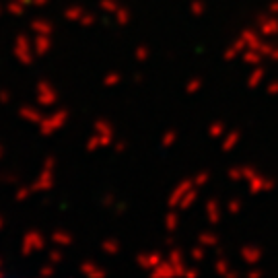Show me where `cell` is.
<instances>
[{
  "instance_id": "ee69618b",
  "label": "cell",
  "mask_w": 278,
  "mask_h": 278,
  "mask_svg": "<svg viewBox=\"0 0 278 278\" xmlns=\"http://www.w3.org/2000/svg\"><path fill=\"white\" fill-rule=\"evenodd\" d=\"M227 208H229V212H231V214H237V212L241 210V202H239V200H233V202H229V206H227Z\"/></svg>"
},
{
  "instance_id": "f907efd6",
  "label": "cell",
  "mask_w": 278,
  "mask_h": 278,
  "mask_svg": "<svg viewBox=\"0 0 278 278\" xmlns=\"http://www.w3.org/2000/svg\"><path fill=\"white\" fill-rule=\"evenodd\" d=\"M268 11H270V13H272V15H278V3H272V5H270V9H268Z\"/></svg>"
},
{
  "instance_id": "8992f818",
  "label": "cell",
  "mask_w": 278,
  "mask_h": 278,
  "mask_svg": "<svg viewBox=\"0 0 278 278\" xmlns=\"http://www.w3.org/2000/svg\"><path fill=\"white\" fill-rule=\"evenodd\" d=\"M29 29L35 31L37 35H52L54 33V23L48 21V19H44V17H35V19H31Z\"/></svg>"
},
{
  "instance_id": "5b68a950",
  "label": "cell",
  "mask_w": 278,
  "mask_h": 278,
  "mask_svg": "<svg viewBox=\"0 0 278 278\" xmlns=\"http://www.w3.org/2000/svg\"><path fill=\"white\" fill-rule=\"evenodd\" d=\"M54 171L52 169H42V173L37 175V180L31 184V188H33V192L35 194H46V192H50L52 188H54Z\"/></svg>"
},
{
  "instance_id": "bcb514c9",
  "label": "cell",
  "mask_w": 278,
  "mask_h": 278,
  "mask_svg": "<svg viewBox=\"0 0 278 278\" xmlns=\"http://www.w3.org/2000/svg\"><path fill=\"white\" fill-rule=\"evenodd\" d=\"M268 93H270V95H276V93H278V78L272 81V85H268Z\"/></svg>"
},
{
  "instance_id": "f5cc1de1",
  "label": "cell",
  "mask_w": 278,
  "mask_h": 278,
  "mask_svg": "<svg viewBox=\"0 0 278 278\" xmlns=\"http://www.w3.org/2000/svg\"><path fill=\"white\" fill-rule=\"evenodd\" d=\"M270 58H272V60H278V50H272V52H270Z\"/></svg>"
},
{
  "instance_id": "8d00e7d4",
  "label": "cell",
  "mask_w": 278,
  "mask_h": 278,
  "mask_svg": "<svg viewBox=\"0 0 278 278\" xmlns=\"http://www.w3.org/2000/svg\"><path fill=\"white\" fill-rule=\"evenodd\" d=\"M190 11H192V15L202 17V15H204V3H202V0H196V3H192Z\"/></svg>"
},
{
  "instance_id": "e575fe53",
  "label": "cell",
  "mask_w": 278,
  "mask_h": 278,
  "mask_svg": "<svg viewBox=\"0 0 278 278\" xmlns=\"http://www.w3.org/2000/svg\"><path fill=\"white\" fill-rule=\"evenodd\" d=\"M120 78H122V76H120L117 72H109V74L103 78V85H105V87H115V85L120 83Z\"/></svg>"
},
{
  "instance_id": "b9f144b4",
  "label": "cell",
  "mask_w": 278,
  "mask_h": 278,
  "mask_svg": "<svg viewBox=\"0 0 278 278\" xmlns=\"http://www.w3.org/2000/svg\"><path fill=\"white\" fill-rule=\"evenodd\" d=\"M208 177H210V175H208L206 171H202L198 177H194V182H192V184H196V186H204V184L208 182Z\"/></svg>"
},
{
  "instance_id": "7c38bea8",
  "label": "cell",
  "mask_w": 278,
  "mask_h": 278,
  "mask_svg": "<svg viewBox=\"0 0 278 278\" xmlns=\"http://www.w3.org/2000/svg\"><path fill=\"white\" fill-rule=\"evenodd\" d=\"M241 257L247 262V264H257L260 257H262V249L255 247V245H247L241 249Z\"/></svg>"
},
{
  "instance_id": "44dd1931",
  "label": "cell",
  "mask_w": 278,
  "mask_h": 278,
  "mask_svg": "<svg viewBox=\"0 0 278 278\" xmlns=\"http://www.w3.org/2000/svg\"><path fill=\"white\" fill-rule=\"evenodd\" d=\"M101 251L107 253V255H113V253L120 251V243H117L115 239H105V241L101 243Z\"/></svg>"
},
{
  "instance_id": "9a60e30c",
  "label": "cell",
  "mask_w": 278,
  "mask_h": 278,
  "mask_svg": "<svg viewBox=\"0 0 278 278\" xmlns=\"http://www.w3.org/2000/svg\"><path fill=\"white\" fill-rule=\"evenodd\" d=\"M136 262H138L141 268H153V266H157L161 262V255L159 253H141L136 257Z\"/></svg>"
},
{
  "instance_id": "d4e9b609",
  "label": "cell",
  "mask_w": 278,
  "mask_h": 278,
  "mask_svg": "<svg viewBox=\"0 0 278 278\" xmlns=\"http://www.w3.org/2000/svg\"><path fill=\"white\" fill-rule=\"evenodd\" d=\"M0 184H5V186H15V184H19V175L13 173V171H3V173H0Z\"/></svg>"
},
{
  "instance_id": "ba28073f",
  "label": "cell",
  "mask_w": 278,
  "mask_h": 278,
  "mask_svg": "<svg viewBox=\"0 0 278 278\" xmlns=\"http://www.w3.org/2000/svg\"><path fill=\"white\" fill-rule=\"evenodd\" d=\"M113 141V136H107V134H93L89 141H87V151H97V149H105L109 147Z\"/></svg>"
},
{
  "instance_id": "d6986e66",
  "label": "cell",
  "mask_w": 278,
  "mask_h": 278,
  "mask_svg": "<svg viewBox=\"0 0 278 278\" xmlns=\"http://www.w3.org/2000/svg\"><path fill=\"white\" fill-rule=\"evenodd\" d=\"M31 194H35L33 188H31V184H29V186H19V188L15 190V200H17V202H25L27 198H31Z\"/></svg>"
},
{
  "instance_id": "7402d4cb",
  "label": "cell",
  "mask_w": 278,
  "mask_h": 278,
  "mask_svg": "<svg viewBox=\"0 0 278 278\" xmlns=\"http://www.w3.org/2000/svg\"><path fill=\"white\" fill-rule=\"evenodd\" d=\"M239 138H241V134H239L237 130H233V132L225 138V143H223V151H231V149H235V145L239 143Z\"/></svg>"
},
{
  "instance_id": "681fc988",
  "label": "cell",
  "mask_w": 278,
  "mask_h": 278,
  "mask_svg": "<svg viewBox=\"0 0 278 278\" xmlns=\"http://www.w3.org/2000/svg\"><path fill=\"white\" fill-rule=\"evenodd\" d=\"M50 5V0H33V7H46Z\"/></svg>"
},
{
  "instance_id": "6f0895ef",
  "label": "cell",
  "mask_w": 278,
  "mask_h": 278,
  "mask_svg": "<svg viewBox=\"0 0 278 278\" xmlns=\"http://www.w3.org/2000/svg\"><path fill=\"white\" fill-rule=\"evenodd\" d=\"M7 276V270L5 268H0V278H5Z\"/></svg>"
},
{
  "instance_id": "816d5d0a",
  "label": "cell",
  "mask_w": 278,
  "mask_h": 278,
  "mask_svg": "<svg viewBox=\"0 0 278 278\" xmlns=\"http://www.w3.org/2000/svg\"><path fill=\"white\" fill-rule=\"evenodd\" d=\"M5 153H7V151H5V145H3V143H0V161H3V159H5Z\"/></svg>"
},
{
  "instance_id": "cb8c5ba5",
  "label": "cell",
  "mask_w": 278,
  "mask_h": 278,
  "mask_svg": "<svg viewBox=\"0 0 278 278\" xmlns=\"http://www.w3.org/2000/svg\"><path fill=\"white\" fill-rule=\"evenodd\" d=\"M198 241H200V247H214V245L219 243L216 235H212V233H202V235L198 237Z\"/></svg>"
},
{
  "instance_id": "f35d334b",
  "label": "cell",
  "mask_w": 278,
  "mask_h": 278,
  "mask_svg": "<svg viewBox=\"0 0 278 278\" xmlns=\"http://www.w3.org/2000/svg\"><path fill=\"white\" fill-rule=\"evenodd\" d=\"M147 58H149V48H147V46H141V48L136 50V60H138V62H145Z\"/></svg>"
},
{
  "instance_id": "60d3db41",
  "label": "cell",
  "mask_w": 278,
  "mask_h": 278,
  "mask_svg": "<svg viewBox=\"0 0 278 278\" xmlns=\"http://www.w3.org/2000/svg\"><path fill=\"white\" fill-rule=\"evenodd\" d=\"M200 87H202V81H200V78H192V83L188 85V89H186V91L192 95V93H194V91H198Z\"/></svg>"
},
{
  "instance_id": "3957f363",
  "label": "cell",
  "mask_w": 278,
  "mask_h": 278,
  "mask_svg": "<svg viewBox=\"0 0 278 278\" xmlns=\"http://www.w3.org/2000/svg\"><path fill=\"white\" fill-rule=\"evenodd\" d=\"M44 247H46V235L42 231H37V229H29L21 239V255L23 257H29V255L37 253Z\"/></svg>"
},
{
  "instance_id": "484cf974",
  "label": "cell",
  "mask_w": 278,
  "mask_h": 278,
  "mask_svg": "<svg viewBox=\"0 0 278 278\" xmlns=\"http://www.w3.org/2000/svg\"><path fill=\"white\" fill-rule=\"evenodd\" d=\"M113 15H115V21H117V25H120V27L128 25V23H130V19H132V17H130V11H126V9H122V7H120Z\"/></svg>"
},
{
  "instance_id": "91938a15",
  "label": "cell",
  "mask_w": 278,
  "mask_h": 278,
  "mask_svg": "<svg viewBox=\"0 0 278 278\" xmlns=\"http://www.w3.org/2000/svg\"><path fill=\"white\" fill-rule=\"evenodd\" d=\"M0 15H3V5H0Z\"/></svg>"
},
{
  "instance_id": "11a10c76",
  "label": "cell",
  "mask_w": 278,
  "mask_h": 278,
  "mask_svg": "<svg viewBox=\"0 0 278 278\" xmlns=\"http://www.w3.org/2000/svg\"><path fill=\"white\" fill-rule=\"evenodd\" d=\"M3 229H5V216L0 214V231H3Z\"/></svg>"
},
{
  "instance_id": "52a82bcc",
  "label": "cell",
  "mask_w": 278,
  "mask_h": 278,
  "mask_svg": "<svg viewBox=\"0 0 278 278\" xmlns=\"http://www.w3.org/2000/svg\"><path fill=\"white\" fill-rule=\"evenodd\" d=\"M46 113H42V109L37 107H31V105H21L19 107V117L25 120V122H31V124H39L44 120Z\"/></svg>"
},
{
  "instance_id": "ffe728a7",
  "label": "cell",
  "mask_w": 278,
  "mask_h": 278,
  "mask_svg": "<svg viewBox=\"0 0 278 278\" xmlns=\"http://www.w3.org/2000/svg\"><path fill=\"white\" fill-rule=\"evenodd\" d=\"M93 128H95V132H97V134H107V136H113V126H111L107 120H97Z\"/></svg>"
},
{
  "instance_id": "d590c367",
  "label": "cell",
  "mask_w": 278,
  "mask_h": 278,
  "mask_svg": "<svg viewBox=\"0 0 278 278\" xmlns=\"http://www.w3.org/2000/svg\"><path fill=\"white\" fill-rule=\"evenodd\" d=\"M95 21H97V17H95V15H91V13H83V17L78 19V23H81L83 27H91Z\"/></svg>"
},
{
  "instance_id": "7a4b0ae2",
  "label": "cell",
  "mask_w": 278,
  "mask_h": 278,
  "mask_svg": "<svg viewBox=\"0 0 278 278\" xmlns=\"http://www.w3.org/2000/svg\"><path fill=\"white\" fill-rule=\"evenodd\" d=\"M66 122H68V109H58V111H54V113H48V115H44V120L37 124V126H39V134H42V136H52V134H56L58 130H62Z\"/></svg>"
},
{
  "instance_id": "7bdbcfd3",
  "label": "cell",
  "mask_w": 278,
  "mask_h": 278,
  "mask_svg": "<svg viewBox=\"0 0 278 278\" xmlns=\"http://www.w3.org/2000/svg\"><path fill=\"white\" fill-rule=\"evenodd\" d=\"M54 167H56V159H54V157H46L42 169H52V171H54Z\"/></svg>"
},
{
  "instance_id": "f6af8a7d",
  "label": "cell",
  "mask_w": 278,
  "mask_h": 278,
  "mask_svg": "<svg viewBox=\"0 0 278 278\" xmlns=\"http://www.w3.org/2000/svg\"><path fill=\"white\" fill-rule=\"evenodd\" d=\"M202 257H204V251L200 249V245H198V247H194V249H192V260H198V262H200Z\"/></svg>"
},
{
  "instance_id": "d6a6232c",
  "label": "cell",
  "mask_w": 278,
  "mask_h": 278,
  "mask_svg": "<svg viewBox=\"0 0 278 278\" xmlns=\"http://www.w3.org/2000/svg\"><path fill=\"white\" fill-rule=\"evenodd\" d=\"M239 50H243V39L235 42V44L231 46V50H227V54H225V60H233V58L237 56V52H239Z\"/></svg>"
},
{
  "instance_id": "5bb4252c",
  "label": "cell",
  "mask_w": 278,
  "mask_h": 278,
  "mask_svg": "<svg viewBox=\"0 0 278 278\" xmlns=\"http://www.w3.org/2000/svg\"><path fill=\"white\" fill-rule=\"evenodd\" d=\"M192 188V182H184V184H180L175 190H173V194H171V198H169V206H177L180 204V200L188 194V190Z\"/></svg>"
},
{
  "instance_id": "30bf717a",
  "label": "cell",
  "mask_w": 278,
  "mask_h": 278,
  "mask_svg": "<svg viewBox=\"0 0 278 278\" xmlns=\"http://www.w3.org/2000/svg\"><path fill=\"white\" fill-rule=\"evenodd\" d=\"M78 270H81V274H85V276H89V278H95V276H97V278H103V276L107 274L99 264H95V262H91V260L83 262Z\"/></svg>"
},
{
  "instance_id": "9c48e42d",
  "label": "cell",
  "mask_w": 278,
  "mask_h": 278,
  "mask_svg": "<svg viewBox=\"0 0 278 278\" xmlns=\"http://www.w3.org/2000/svg\"><path fill=\"white\" fill-rule=\"evenodd\" d=\"M50 50H52V37L50 35H35V39H33L35 56H48Z\"/></svg>"
},
{
  "instance_id": "f1b7e54d",
  "label": "cell",
  "mask_w": 278,
  "mask_h": 278,
  "mask_svg": "<svg viewBox=\"0 0 278 278\" xmlns=\"http://www.w3.org/2000/svg\"><path fill=\"white\" fill-rule=\"evenodd\" d=\"M48 262H52L54 266H58V264H62V262H64V251H62L60 247H56V249H52V251H48Z\"/></svg>"
},
{
  "instance_id": "1f68e13d",
  "label": "cell",
  "mask_w": 278,
  "mask_h": 278,
  "mask_svg": "<svg viewBox=\"0 0 278 278\" xmlns=\"http://www.w3.org/2000/svg\"><path fill=\"white\" fill-rule=\"evenodd\" d=\"M42 278H50V276H54L56 274V266L52 264V262H46L42 268H39V272H37Z\"/></svg>"
},
{
  "instance_id": "c3c4849f",
  "label": "cell",
  "mask_w": 278,
  "mask_h": 278,
  "mask_svg": "<svg viewBox=\"0 0 278 278\" xmlns=\"http://www.w3.org/2000/svg\"><path fill=\"white\" fill-rule=\"evenodd\" d=\"M126 151V143H115V153H124Z\"/></svg>"
},
{
  "instance_id": "7dc6e473",
  "label": "cell",
  "mask_w": 278,
  "mask_h": 278,
  "mask_svg": "<svg viewBox=\"0 0 278 278\" xmlns=\"http://www.w3.org/2000/svg\"><path fill=\"white\" fill-rule=\"evenodd\" d=\"M113 202H115V198H113V196H111V194H107V196H105V198H103V206H111V204H113Z\"/></svg>"
},
{
  "instance_id": "277c9868",
  "label": "cell",
  "mask_w": 278,
  "mask_h": 278,
  "mask_svg": "<svg viewBox=\"0 0 278 278\" xmlns=\"http://www.w3.org/2000/svg\"><path fill=\"white\" fill-rule=\"evenodd\" d=\"M35 101L39 107H52L58 103V91L48 78H42L35 85Z\"/></svg>"
},
{
  "instance_id": "db71d44e",
  "label": "cell",
  "mask_w": 278,
  "mask_h": 278,
  "mask_svg": "<svg viewBox=\"0 0 278 278\" xmlns=\"http://www.w3.org/2000/svg\"><path fill=\"white\" fill-rule=\"evenodd\" d=\"M124 210H126V206H124V204H120V206H117V208H115V212H117V214H122V212H124Z\"/></svg>"
},
{
  "instance_id": "2e32d148",
  "label": "cell",
  "mask_w": 278,
  "mask_h": 278,
  "mask_svg": "<svg viewBox=\"0 0 278 278\" xmlns=\"http://www.w3.org/2000/svg\"><path fill=\"white\" fill-rule=\"evenodd\" d=\"M83 9L78 7V5H72V7H66L64 9V13H62V17L66 19V21H72V23H78V19L83 17Z\"/></svg>"
},
{
  "instance_id": "74e56055",
  "label": "cell",
  "mask_w": 278,
  "mask_h": 278,
  "mask_svg": "<svg viewBox=\"0 0 278 278\" xmlns=\"http://www.w3.org/2000/svg\"><path fill=\"white\" fill-rule=\"evenodd\" d=\"M165 223H167V229H169V231H175V227H177V214H175V212H169L167 219H165Z\"/></svg>"
},
{
  "instance_id": "f546056e",
  "label": "cell",
  "mask_w": 278,
  "mask_h": 278,
  "mask_svg": "<svg viewBox=\"0 0 278 278\" xmlns=\"http://www.w3.org/2000/svg\"><path fill=\"white\" fill-rule=\"evenodd\" d=\"M175 141H177V132H175V130H169V132L161 138V145H163V149H169V147H173Z\"/></svg>"
},
{
  "instance_id": "836d02e7",
  "label": "cell",
  "mask_w": 278,
  "mask_h": 278,
  "mask_svg": "<svg viewBox=\"0 0 278 278\" xmlns=\"http://www.w3.org/2000/svg\"><path fill=\"white\" fill-rule=\"evenodd\" d=\"M208 134H210V136H214V138L223 136V134H225V124H221V122H216V124H210V128H208Z\"/></svg>"
},
{
  "instance_id": "6da1fadb",
  "label": "cell",
  "mask_w": 278,
  "mask_h": 278,
  "mask_svg": "<svg viewBox=\"0 0 278 278\" xmlns=\"http://www.w3.org/2000/svg\"><path fill=\"white\" fill-rule=\"evenodd\" d=\"M13 56H15V60H17L21 66H31V64H33L35 52H33V48H31V42H29V35H27V33L15 35V42H13Z\"/></svg>"
},
{
  "instance_id": "ab89813d",
  "label": "cell",
  "mask_w": 278,
  "mask_h": 278,
  "mask_svg": "<svg viewBox=\"0 0 278 278\" xmlns=\"http://www.w3.org/2000/svg\"><path fill=\"white\" fill-rule=\"evenodd\" d=\"M9 103H11V91L0 89V105H9Z\"/></svg>"
},
{
  "instance_id": "83f0119b",
  "label": "cell",
  "mask_w": 278,
  "mask_h": 278,
  "mask_svg": "<svg viewBox=\"0 0 278 278\" xmlns=\"http://www.w3.org/2000/svg\"><path fill=\"white\" fill-rule=\"evenodd\" d=\"M194 200H198V192H188V194H186V196L180 200V204H177V206H180V210H186V208H190Z\"/></svg>"
},
{
  "instance_id": "4dcf8cb0",
  "label": "cell",
  "mask_w": 278,
  "mask_h": 278,
  "mask_svg": "<svg viewBox=\"0 0 278 278\" xmlns=\"http://www.w3.org/2000/svg\"><path fill=\"white\" fill-rule=\"evenodd\" d=\"M243 60H245V62H249V64H257V62L262 60V54H260L255 48H249V52H245V54H243Z\"/></svg>"
},
{
  "instance_id": "4fadbf2b",
  "label": "cell",
  "mask_w": 278,
  "mask_h": 278,
  "mask_svg": "<svg viewBox=\"0 0 278 278\" xmlns=\"http://www.w3.org/2000/svg\"><path fill=\"white\" fill-rule=\"evenodd\" d=\"M260 29H262V31L268 29L264 35H274V33H278V19H276V17H268V15L260 17Z\"/></svg>"
},
{
  "instance_id": "9f6ffc18",
  "label": "cell",
  "mask_w": 278,
  "mask_h": 278,
  "mask_svg": "<svg viewBox=\"0 0 278 278\" xmlns=\"http://www.w3.org/2000/svg\"><path fill=\"white\" fill-rule=\"evenodd\" d=\"M21 3H23L25 7H31V5H33V0H21Z\"/></svg>"
},
{
  "instance_id": "680465c9",
  "label": "cell",
  "mask_w": 278,
  "mask_h": 278,
  "mask_svg": "<svg viewBox=\"0 0 278 278\" xmlns=\"http://www.w3.org/2000/svg\"><path fill=\"white\" fill-rule=\"evenodd\" d=\"M3 264H5V262H3V257H0V268H3Z\"/></svg>"
},
{
  "instance_id": "603a6c76",
  "label": "cell",
  "mask_w": 278,
  "mask_h": 278,
  "mask_svg": "<svg viewBox=\"0 0 278 278\" xmlns=\"http://www.w3.org/2000/svg\"><path fill=\"white\" fill-rule=\"evenodd\" d=\"M99 9H101L103 13L113 15V13L120 9V5H117V0H99Z\"/></svg>"
},
{
  "instance_id": "e0dca14e",
  "label": "cell",
  "mask_w": 278,
  "mask_h": 278,
  "mask_svg": "<svg viewBox=\"0 0 278 278\" xmlns=\"http://www.w3.org/2000/svg\"><path fill=\"white\" fill-rule=\"evenodd\" d=\"M27 11V7L21 3V0H11V3L7 5V13L13 15V17H23Z\"/></svg>"
},
{
  "instance_id": "4316f807",
  "label": "cell",
  "mask_w": 278,
  "mask_h": 278,
  "mask_svg": "<svg viewBox=\"0 0 278 278\" xmlns=\"http://www.w3.org/2000/svg\"><path fill=\"white\" fill-rule=\"evenodd\" d=\"M262 78H264V68H257V70H253V72L249 74L247 87H249V89H255V87L262 83Z\"/></svg>"
},
{
  "instance_id": "ac0fdd59",
  "label": "cell",
  "mask_w": 278,
  "mask_h": 278,
  "mask_svg": "<svg viewBox=\"0 0 278 278\" xmlns=\"http://www.w3.org/2000/svg\"><path fill=\"white\" fill-rule=\"evenodd\" d=\"M206 216H208V221L210 223H219L221 221V212H219V204H216V200H210L208 204H206Z\"/></svg>"
},
{
  "instance_id": "8fae6325",
  "label": "cell",
  "mask_w": 278,
  "mask_h": 278,
  "mask_svg": "<svg viewBox=\"0 0 278 278\" xmlns=\"http://www.w3.org/2000/svg\"><path fill=\"white\" fill-rule=\"evenodd\" d=\"M50 241L54 243V245H58V247H68V245H72V235L66 231V229H56L52 235H50Z\"/></svg>"
}]
</instances>
